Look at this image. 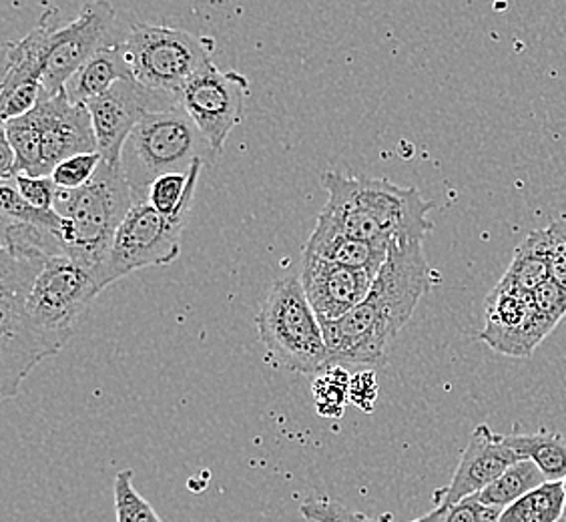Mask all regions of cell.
I'll list each match as a JSON object with an SVG mask.
<instances>
[{
    "instance_id": "16",
    "label": "cell",
    "mask_w": 566,
    "mask_h": 522,
    "mask_svg": "<svg viewBox=\"0 0 566 522\" xmlns=\"http://www.w3.org/2000/svg\"><path fill=\"white\" fill-rule=\"evenodd\" d=\"M61 27H65L63 14L55 7H51L43 12L39 24L24 39L4 44L0 97L24 85H43L51 41Z\"/></svg>"
},
{
    "instance_id": "37",
    "label": "cell",
    "mask_w": 566,
    "mask_h": 522,
    "mask_svg": "<svg viewBox=\"0 0 566 522\" xmlns=\"http://www.w3.org/2000/svg\"><path fill=\"white\" fill-rule=\"evenodd\" d=\"M565 519H566V511H565Z\"/></svg>"
},
{
    "instance_id": "22",
    "label": "cell",
    "mask_w": 566,
    "mask_h": 522,
    "mask_svg": "<svg viewBox=\"0 0 566 522\" xmlns=\"http://www.w3.org/2000/svg\"><path fill=\"white\" fill-rule=\"evenodd\" d=\"M201 169H203V161L197 164L189 174H169L159 177L149 189L145 203L157 209L165 218H187L193 206Z\"/></svg>"
},
{
    "instance_id": "12",
    "label": "cell",
    "mask_w": 566,
    "mask_h": 522,
    "mask_svg": "<svg viewBox=\"0 0 566 522\" xmlns=\"http://www.w3.org/2000/svg\"><path fill=\"white\" fill-rule=\"evenodd\" d=\"M555 327L536 312L533 294L494 288L484 304V330L480 340L494 352L528 358Z\"/></svg>"
},
{
    "instance_id": "11",
    "label": "cell",
    "mask_w": 566,
    "mask_h": 522,
    "mask_svg": "<svg viewBox=\"0 0 566 522\" xmlns=\"http://www.w3.org/2000/svg\"><path fill=\"white\" fill-rule=\"evenodd\" d=\"M174 105H179L177 98L153 93L133 79H120L105 95L87 103L103 164L120 167V153L137 123L153 111Z\"/></svg>"
},
{
    "instance_id": "25",
    "label": "cell",
    "mask_w": 566,
    "mask_h": 522,
    "mask_svg": "<svg viewBox=\"0 0 566 522\" xmlns=\"http://www.w3.org/2000/svg\"><path fill=\"white\" fill-rule=\"evenodd\" d=\"M349 376L344 366L332 364L312 384L316 410L324 418H342L349 404Z\"/></svg>"
},
{
    "instance_id": "17",
    "label": "cell",
    "mask_w": 566,
    "mask_h": 522,
    "mask_svg": "<svg viewBox=\"0 0 566 522\" xmlns=\"http://www.w3.org/2000/svg\"><path fill=\"white\" fill-rule=\"evenodd\" d=\"M388 253H390L388 246L352 240L319 219L304 248V255H312L317 260L329 261L352 270H366L376 275L388 260Z\"/></svg>"
},
{
    "instance_id": "23",
    "label": "cell",
    "mask_w": 566,
    "mask_h": 522,
    "mask_svg": "<svg viewBox=\"0 0 566 522\" xmlns=\"http://www.w3.org/2000/svg\"><path fill=\"white\" fill-rule=\"evenodd\" d=\"M565 511L563 482H545L504 509L501 522H560Z\"/></svg>"
},
{
    "instance_id": "21",
    "label": "cell",
    "mask_w": 566,
    "mask_h": 522,
    "mask_svg": "<svg viewBox=\"0 0 566 522\" xmlns=\"http://www.w3.org/2000/svg\"><path fill=\"white\" fill-rule=\"evenodd\" d=\"M2 137L11 143L12 152L17 155V174L51 177V171L44 164L41 130L33 113L2 123Z\"/></svg>"
},
{
    "instance_id": "2",
    "label": "cell",
    "mask_w": 566,
    "mask_h": 522,
    "mask_svg": "<svg viewBox=\"0 0 566 522\" xmlns=\"http://www.w3.org/2000/svg\"><path fill=\"white\" fill-rule=\"evenodd\" d=\"M422 241H396L370 294L338 322L322 324L332 364L380 366L386 348L415 314L432 285Z\"/></svg>"
},
{
    "instance_id": "34",
    "label": "cell",
    "mask_w": 566,
    "mask_h": 522,
    "mask_svg": "<svg viewBox=\"0 0 566 522\" xmlns=\"http://www.w3.org/2000/svg\"><path fill=\"white\" fill-rule=\"evenodd\" d=\"M378 398V380L376 372L359 370L352 374L349 380V404H354L364 413H374V404Z\"/></svg>"
},
{
    "instance_id": "30",
    "label": "cell",
    "mask_w": 566,
    "mask_h": 522,
    "mask_svg": "<svg viewBox=\"0 0 566 522\" xmlns=\"http://www.w3.org/2000/svg\"><path fill=\"white\" fill-rule=\"evenodd\" d=\"M9 184L17 187L22 199L36 209H55L56 186L51 177L17 175Z\"/></svg>"
},
{
    "instance_id": "3",
    "label": "cell",
    "mask_w": 566,
    "mask_h": 522,
    "mask_svg": "<svg viewBox=\"0 0 566 522\" xmlns=\"http://www.w3.org/2000/svg\"><path fill=\"white\" fill-rule=\"evenodd\" d=\"M322 187L327 203L317 219L352 240L390 248L396 241H424L434 228L428 218L434 203L416 187L338 171L322 175Z\"/></svg>"
},
{
    "instance_id": "27",
    "label": "cell",
    "mask_w": 566,
    "mask_h": 522,
    "mask_svg": "<svg viewBox=\"0 0 566 522\" xmlns=\"http://www.w3.org/2000/svg\"><path fill=\"white\" fill-rule=\"evenodd\" d=\"M300 512L305 521L310 522H388L374 521L364 512L349 511L348 507L332 501L327 497L305 499L300 507ZM444 514H447V509L434 507V511L426 512L424 516L410 522H444Z\"/></svg>"
},
{
    "instance_id": "19",
    "label": "cell",
    "mask_w": 566,
    "mask_h": 522,
    "mask_svg": "<svg viewBox=\"0 0 566 522\" xmlns=\"http://www.w3.org/2000/svg\"><path fill=\"white\" fill-rule=\"evenodd\" d=\"M548 280H551L548 236L545 228L534 229L514 250L511 265L496 285L502 290L531 295L536 288H541Z\"/></svg>"
},
{
    "instance_id": "18",
    "label": "cell",
    "mask_w": 566,
    "mask_h": 522,
    "mask_svg": "<svg viewBox=\"0 0 566 522\" xmlns=\"http://www.w3.org/2000/svg\"><path fill=\"white\" fill-rule=\"evenodd\" d=\"M120 79H132V71L120 49V33H117L111 43L71 76L65 87L66 97L78 105H87L93 98L105 95Z\"/></svg>"
},
{
    "instance_id": "13",
    "label": "cell",
    "mask_w": 566,
    "mask_h": 522,
    "mask_svg": "<svg viewBox=\"0 0 566 522\" xmlns=\"http://www.w3.org/2000/svg\"><path fill=\"white\" fill-rule=\"evenodd\" d=\"M523 460L516 450L504 445L502 435L492 432L491 426H476L470 435L469 445L460 457L450 484L436 490V507L450 509L464 499L476 497L482 490L489 489L494 480L501 479L509 468Z\"/></svg>"
},
{
    "instance_id": "1",
    "label": "cell",
    "mask_w": 566,
    "mask_h": 522,
    "mask_svg": "<svg viewBox=\"0 0 566 522\" xmlns=\"http://www.w3.org/2000/svg\"><path fill=\"white\" fill-rule=\"evenodd\" d=\"M0 248V388L9 400L65 348L101 290L55 231L2 221Z\"/></svg>"
},
{
    "instance_id": "29",
    "label": "cell",
    "mask_w": 566,
    "mask_h": 522,
    "mask_svg": "<svg viewBox=\"0 0 566 522\" xmlns=\"http://www.w3.org/2000/svg\"><path fill=\"white\" fill-rule=\"evenodd\" d=\"M101 164H103V157L98 152L83 153L56 165L51 179L55 181L59 189H81L93 181Z\"/></svg>"
},
{
    "instance_id": "20",
    "label": "cell",
    "mask_w": 566,
    "mask_h": 522,
    "mask_svg": "<svg viewBox=\"0 0 566 522\" xmlns=\"http://www.w3.org/2000/svg\"><path fill=\"white\" fill-rule=\"evenodd\" d=\"M504 445L524 460H533L548 482L566 479V442L560 435L502 436Z\"/></svg>"
},
{
    "instance_id": "10",
    "label": "cell",
    "mask_w": 566,
    "mask_h": 522,
    "mask_svg": "<svg viewBox=\"0 0 566 522\" xmlns=\"http://www.w3.org/2000/svg\"><path fill=\"white\" fill-rule=\"evenodd\" d=\"M117 33V11L109 2H87L75 21L61 27L51 41L43 73V97L63 93L71 76Z\"/></svg>"
},
{
    "instance_id": "26",
    "label": "cell",
    "mask_w": 566,
    "mask_h": 522,
    "mask_svg": "<svg viewBox=\"0 0 566 522\" xmlns=\"http://www.w3.org/2000/svg\"><path fill=\"white\" fill-rule=\"evenodd\" d=\"M0 213L2 221H12V223H22V226H33V228L55 231L56 236L63 228V219L56 213L55 209H36V207L27 203L17 187L12 184L2 181L0 186Z\"/></svg>"
},
{
    "instance_id": "9",
    "label": "cell",
    "mask_w": 566,
    "mask_h": 522,
    "mask_svg": "<svg viewBox=\"0 0 566 522\" xmlns=\"http://www.w3.org/2000/svg\"><path fill=\"white\" fill-rule=\"evenodd\" d=\"M250 95V79L238 71L206 66L187 83L179 103L193 119L216 155L223 152L229 135L243 121V105Z\"/></svg>"
},
{
    "instance_id": "6",
    "label": "cell",
    "mask_w": 566,
    "mask_h": 522,
    "mask_svg": "<svg viewBox=\"0 0 566 522\" xmlns=\"http://www.w3.org/2000/svg\"><path fill=\"white\" fill-rule=\"evenodd\" d=\"M255 326L268 356L283 370L324 372L329 366L324 327L307 302L302 280L283 278L273 283Z\"/></svg>"
},
{
    "instance_id": "8",
    "label": "cell",
    "mask_w": 566,
    "mask_h": 522,
    "mask_svg": "<svg viewBox=\"0 0 566 522\" xmlns=\"http://www.w3.org/2000/svg\"><path fill=\"white\" fill-rule=\"evenodd\" d=\"M187 218H165L149 203H135L120 223L109 258L98 273L101 292L129 273L169 265L181 253Z\"/></svg>"
},
{
    "instance_id": "33",
    "label": "cell",
    "mask_w": 566,
    "mask_h": 522,
    "mask_svg": "<svg viewBox=\"0 0 566 522\" xmlns=\"http://www.w3.org/2000/svg\"><path fill=\"white\" fill-rule=\"evenodd\" d=\"M501 511L482 504L479 497H470L447 509L444 522H501Z\"/></svg>"
},
{
    "instance_id": "35",
    "label": "cell",
    "mask_w": 566,
    "mask_h": 522,
    "mask_svg": "<svg viewBox=\"0 0 566 522\" xmlns=\"http://www.w3.org/2000/svg\"><path fill=\"white\" fill-rule=\"evenodd\" d=\"M560 482H563V490H565V497H566V479L560 480Z\"/></svg>"
},
{
    "instance_id": "36",
    "label": "cell",
    "mask_w": 566,
    "mask_h": 522,
    "mask_svg": "<svg viewBox=\"0 0 566 522\" xmlns=\"http://www.w3.org/2000/svg\"><path fill=\"white\" fill-rule=\"evenodd\" d=\"M560 522H566V519H563V521H560Z\"/></svg>"
},
{
    "instance_id": "24",
    "label": "cell",
    "mask_w": 566,
    "mask_h": 522,
    "mask_svg": "<svg viewBox=\"0 0 566 522\" xmlns=\"http://www.w3.org/2000/svg\"><path fill=\"white\" fill-rule=\"evenodd\" d=\"M545 482L548 480L545 479V474L538 470L533 460H523V462L509 468L501 479L494 480L489 489L482 490L476 497L482 504L502 512L518 499H523L524 494L538 489Z\"/></svg>"
},
{
    "instance_id": "7",
    "label": "cell",
    "mask_w": 566,
    "mask_h": 522,
    "mask_svg": "<svg viewBox=\"0 0 566 522\" xmlns=\"http://www.w3.org/2000/svg\"><path fill=\"white\" fill-rule=\"evenodd\" d=\"M120 49L133 81L179 101L187 83L213 63L216 41L181 29L137 22L120 33Z\"/></svg>"
},
{
    "instance_id": "15",
    "label": "cell",
    "mask_w": 566,
    "mask_h": 522,
    "mask_svg": "<svg viewBox=\"0 0 566 522\" xmlns=\"http://www.w3.org/2000/svg\"><path fill=\"white\" fill-rule=\"evenodd\" d=\"M376 273L304 255L302 285L322 324L338 322L339 317L358 307L370 294Z\"/></svg>"
},
{
    "instance_id": "32",
    "label": "cell",
    "mask_w": 566,
    "mask_h": 522,
    "mask_svg": "<svg viewBox=\"0 0 566 522\" xmlns=\"http://www.w3.org/2000/svg\"><path fill=\"white\" fill-rule=\"evenodd\" d=\"M545 229L548 236L551 280H555L566 292V219H556Z\"/></svg>"
},
{
    "instance_id": "14",
    "label": "cell",
    "mask_w": 566,
    "mask_h": 522,
    "mask_svg": "<svg viewBox=\"0 0 566 522\" xmlns=\"http://www.w3.org/2000/svg\"><path fill=\"white\" fill-rule=\"evenodd\" d=\"M31 113L41 130L44 164L51 174L65 159L97 152V137L87 105L73 103L65 91L41 98Z\"/></svg>"
},
{
    "instance_id": "28",
    "label": "cell",
    "mask_w": 566,
    "mask_h": 522,
    "mask_svg": "<svg viewBox=\"0 0 566 522\" xmlns=\"http://www.w3.org/2000/svg\"><path fill=\"white\" fill-rule=\"evenodd\" d=\"M117 522H164L139 490L133 487V470H120L113 484Z\"/></svg>"
},
{
    "instance_id": "4",
    "label": "cell",
    "mask_w": 566,
    "mask_h": 522,
    "mask_svg": "<svg viewBox=\"0 0 566 522\" xmlns=\"http://www.w3.org/2000/svg\"><path fill=\"white\" fill-rule=\"evenodd\" d=\"M133 207L132 187L115 165L101 164L93 181L81 189L56 187L55 211L63 219L61 243L66 255L81 263L95 282Z\"/></svg>"
},
{
    "instance_id": "31",
    "label": "cell",
    "mask_w": 566,
    "mask_h": 522,
    "mask_svg": "<svg viewBox=\"0 0 566 522\" xmlns=\"http://www.w3.org/2000/svg\"><path fill=\"white\" fill-rule=\"evenodd\" d=\"M533 304L553 327L558 326V322L566 316V292L555 280H548L534 290Z\"/></svg>"
},
{
    "instance_id": "5",
    "label": "cell",
    "mask_w": 566,
    "mask_h": 522,
    "mask_svg": "<svg viewBox=\"0 0 566 522\" xmlns=\"http://www.w3.org/2000/svg\"><path fill=\"white\" fill-rule=\"evenodd\" d=\"M216 153L187 111L179 105L153 111L133 129L120 153V171L135 203H145L153 184L169 174H189Z\"/></svg>"
}]
</instances>
